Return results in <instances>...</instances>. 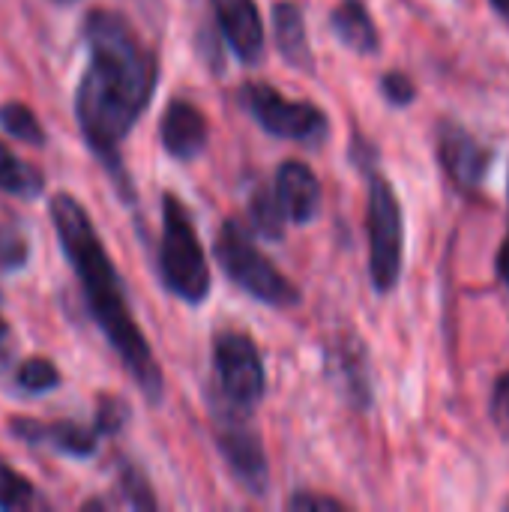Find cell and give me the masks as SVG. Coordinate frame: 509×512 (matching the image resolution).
I'll list each match as a JSON object with an SVG mask.
<instances>
[{
	"label": "cell",
	"mask_w": 509,
	"mask_h": 512,
	"mask_svg": "<svg viewBox=\"0 0 509 512\" xmlns=\"http://www.w3.org/2000/svg\"><path fill=\"white\" fill-rule=\"evenodd\" d=\"M87 69L75 93V117L93 156L111 180L132 198V180L120 159V144L141 120L153 99L159 66L132 24L108 9H96L84 21Z\"/></svg>",
	"instance_id": "1"
},
{
	"label": "cell",
	"mask_w": 509,
	"mask_h": 512,
	"mask_svg": "<svg viewBox=\"0 0 509 512\" xmlns=\"http://www.w3.org/2000/svg\"><path fill=\"white\" fill-rule=\"evenodd\" d=\"M48 213H51L57 240L63 246V255L72 264V270L78 273V282H81V291H84V300H87V309H90L96 327L102 330V336L108 339V345L114 348V354L120 357V363L138 384V390L150 402H159L162 390H165L162 369L150 351L147 336L135 324V315L126 303L120 276H117L87 210L81 207L78 198L60 192L51 198Z\"/></svg>",
	"instance_id": "2"
},
{
	"label": "cell",
	"mask_w": 509,
	"mask_h": 512,
	"mask_svg": "<svg viewBox=\"0 0 509 512\" xmlns=\"http://www.w3.org/2000/svg\"><path fill=\"white\" fill-rule=\"evenodd\" d=\"M159 273L165 288L183 303H204L210 294V267L201 249L195 222L183 201L171 192L162 198V246H159Z\"/></svg>",
	"instance_id": "3"
},
{
	"label": "cell",
	"mask_w": 509,
	"mask_h": 512,
	"mask_svg": "<svg viewBox=\"0 0 509 512\" xmlns=\"http://www.w3.org/2000/svg\"><path fill=\"white\" fill-rule=\"evenodd\" d=\"M213 255L225 276L258 303L273 309H291L300 303V291L279 273V267L267 255L258 252L249 228L240 219H228L222 225L213 243Z\"/></svg>",
	"instance_id": "4"
},
{
	"label": "cell",
	"mask_w": 509,
	"mask_h": 512,
	"mask_svg": "<svg viewBox=\"0 0 509 512\" xmlns=\"http://www.w3.org/2000/svg\"><path fill=\"white\" fill-rule=\"evenodd\" d=\"M369 276L378 294H390L402 279L405 264V216L396 189L387 177L369 171Z\"/></svg>",
	"instance_id": "5"
},
{
	"label": "cell",
	"mask_w": 509,
	"mask_h": 512,
	"mask_svg": "<svg viewBox=\"0 0 509 512\" xmlns=\"http://www.w3.org/2000/svg\"><path fill=\"white\" fill-rule=\"evenodd\" d=\"M240 102L252 114V120L276 138L300 141V144H318L330 132V120L318 105L288 99L270 84H258V81L243 84Z\"/></svg>",
	"instance_id": "6"
},
{
	"label": "cell",
	"mask_w": 509,
	"mask_h": 512,
	"mask_svg": "<svg viewBox=\"0 0 509 512\" xmlns=\"http://www.w3.org/2000/svg\"><path fill=\"white\" fill-rule=\"evenodd\" d=\"M249 408H240L222 396L219 405H213V423H216V447L234 474V480L255 498L267 495L270 486V465L267 453L261 447L258 432L246 420Z\"/></svg>",
	"instance_id": "7"
},
{
	"label": "cell",
	"mask_w": 509,
	"mask_h": 512,
	"mask_svg": "<svg viewBox=\"0 0 509 512\" xmlns=\"http://www.w3.org/2000/svg\"><path fill=\"white\" fill-rule=\"evenodd\" d=\"M213 369L219 390L228 402L252 408L264 399L267 378L255 342L246 333L225 330L213 339Z\"/></svg>",
	"instance_id": "8"
},
{
	"label": "cell",
	"mask_w": 509,
	"mask_h": 512,
	"mask_svg": "<svg viewBox=\"0 0 509 512\" xmlns=\"http://www.w3.org/2000/svg\"><path fill=\"white\" fill-rule=\"evenodd\" d=\"M438 162L459 192H477L492 168V150L465 126L444 120L438 126Z\"/></svg>",
	"instance_id": "9"
},
{
	"label": "cell",
	"mask_w": 509,
	"mask_h": 512,
	"mask_svg": "<svg viewBox=\"0 0 509 512\" xmlns=\"http://www.w3.org/2000/svg\"><path fill=\"white\" fill-rule=\"evenodd\" d=\"M159 138H162L165 153L180 162L201 156L207 147V138H210L204 111L198 105H192L189 99H171L159 120Z\"/></svg>",
	"instance_id": "10"
},
{
	"label": "cell",
	"mask_w": 509,
	"mask_h": 512,
	"mask_svg": "<svg viewBox=\"0 0 509 512\" xmlns=\"http://www.w3.org/2000/svg\"><path fill=\"white\" fill-rule=\"evenodd\" d=\"M9 432L24 441V444H33V447H48L54 453H63V456H75V459H87L96 453V441H99V432L96 429H84L78 423H39V420H30V417H15L9 423Z\"/></svg>",
	"instance_id": "11"
},
{
	"label": "cell",
	"mask_w": 509,
	"mask_h": 512,
	"mask_svg": "<svg viewBox=\"0 0 509 512\" xmlns=\"http://www.w3.org/2000/svg\"><path fill=\"white\" fill-rule=\"evenodd\" d=\"M216 21L231 51L243 63H258L264 57V21L255 0H213Z\"/></svg>",
	"instance_id": "12"
},
{
	"label": "cell",
	"mask_w": 509,
	"mask_h": 512,
	"mask_svg": "<svg viewBox=\"0 0 509 512\" xmlns=\"http://www.w3.org/2000/svg\"><path fill=\"white\" fill-rule=\"evenodd\" d=\"M276 198L285 210V219L306 225L321 210V183L306 162L288 159L279 165V174H276Z\"/></svg>",
	"instance_id": "13"
},
{
	"label": "cell",
	"mask_w": 509,
	"mask_h": 512,
	"mask_svg": "<svg viewBox=\"0 0 509 512\" xmlns=\"http://www.w3.org/2000/svg\"><path fill=\"white\" fill-rule=\"evenodd\" d=\"M273 39L285 63H291L300 72H315V54L306 36V18L303 9L294 0H279L273 6Z\"/></svg>",
	"instance_id": "14"
},
{
	"label": "cell",
	"mask_w": 509,
	"mask_h": 512,
	"mask_svg": "<svg viewBox=\"0 0 509 512\" xmlns=\"http://www.w3.org/2000/svg\"><path fill=\"white\" fill-rule=\"evenodd\" d=\"M330 27L345 48H351L363 57H372L381 51V36H378L375 18L363 0H339L330 15Z\"/></svg>",
	"instance_id": "15"
},
{
	"label": "cell",
	"mask_w": 509,
	"mask_h": 512,
	"mask_svg": "<svg viewBox=\"0 0 509 512\" xmlns=\"http://www.w3.org/2000/svg\"><path fill=\"white\" fill-rule=\"evenodd\" d=\"M336 369L342 375V390L351 399L354 408H369L372 387H369V369H366V351L360 342H345L336 348Z\"/></svg>",
	"instance_id": "16"
},
{
	"label": "cell",
	"mask_w": 509,
	"mask_h": 512,
	"mask_svg": "<svg viewBox=\"0 0 509 512\" xmlns=\"http://www.w3.org/2000/svg\"><path fill=\"white\" fill-rule=\"evenodd\" d=\"M0 192L15 195V198H36L45 192V177L39 168H33L30 162L18 159L3 141H0Z\"/></svg>",
	"instance_id": "17"
},
{
	"label": "cell",
	"mask_w": 509,
	"mask_h": 512,
	"mask_svg": "<svg viewBox=\"0 0 509 512\" xmlns=\"http://www.w3.org/2000/svg\"><path fill=\"white\" fill-rule=\"evenodd\" d=\"M249 216H252V228L261 237L282 240V234H285V210H282L276 192H270L267 186L255 189L252 204H249Z\"/></svg>",
	"instance_id": "18"
},
{
	"label": "cell",
	"mask_w": 509,
	"mask_h": 512,
	"mask_svg": "<svg viewBox=\"0 0 509 512\" xmlns=\"http://www.w3.org/2000/svg\"><path fill=\"white\" fill-rule=\"evenodd\" d=\"M0 129L24 144L42 147L45 144V129L39 117L24 105V102H3L0 105Z\"/></svg>",
	"instance_id": "19"
},
{
	"label": "cell",
	"mask_w": 509,
	"mask_h": 512,
	"mask_svg": "<svg viewBox=\"0 0 509 512\" xmlns=\"http://www.w3.org/2000/svg\"><path fill=\"white\" fill-rule=\"evenodd\" d=\"M15 384H18L24 393L39 396V393H48V390H54V387L60 384V372H57V366H54L51 360H45V357H30L27 363L18 366Z\"/></svg>",
	"instance_id": "20"
},
{
	"label": "cell",
	"mask_w": 509,
	"mask_h": 512,
	"mask_svg": "<svg viewBox=\"0 0 509 512\" xmlns=\"http://www.w3.org/2000/svg\"><path fill=\"white\" fill-rule=\"evenodd\" d=\"M33 495V483L24 480L6 459H0V510H27Z\"/></svg>",
	"instance_id": "21"
},
{
	"label": "cell",
	"mask_w": 509,
	"mask_h": 512,
	"mask_svg": "<svg viewBox=\"0 0 509 512\" xmlns=\"http://www.w3.org/2000/svg\"><path fill=\"white\" fill-rule=\"evenodd\" d=\"M117 486H120V495L129 507L135 510H156V498L144 480V474H138L129 462H120L117 468Z\"/></svg>",
	"instance_id": "22"
},
{
	"label": "cell",
	"mask_w": 509,
	"mask_h": 512,
	"mask_svg": "<svg viewBox=\"0 0 509 512\" xmlns=\"http://www.w3.org/2000/svg\"><path fill=\"white\" fill-rule=\"evenodd\" d=\"M27 255H30L27 240L15 228L0 225V270H6V273L21 270L27 264Z\"/></svg>",
	"instance_id": "23"
},
{
	"label": "cell",
	"mask_w": 509,
	"mask_h": 512,
	"mask_svg": "<svg viewBox=\"0 0 509 512\" xmlns=\"http://www.w3.org/2000/svg\"><path fill=\"white\" fill-rule=\"evenodd\" d=\"M126 423V405L114 396H99L96 399V423L93 429L102 435H117Z\"/></svg>",
	"instance_id": "24"
},
{
	"label": "cell",
	"mask_w": 509,
	"mask_h": 512,
	"mask_svg": "<svg viewBox=\"0 0 509 512\" xmlns=\"http://www.w3.org/2000/svg\"><path fill=\"white\" fill-rule=\"evenodd\" d=\"M381 96L393 105V108H408L417 99V87L405 72H387L381 78Z\"/></svg>",
	"instance_id": "25"
},
{
	"label": "cell",
	"mask_w": 509,
	"mask_h": 512,
	"mask_svg": "<svg viewBox=\"0 0 509 512\" xmlns=\"http://www.w3.org/2000/svg\"><path fill=\"white\" fill-rule=\"evenodd\" d=\"M489 417H492L495 429L501 432V438L509 441V372L498 375V381H495V387H492Z\"/></svg>",
	"instance_id": "26"
},
{
	"label": "cell",
	"mask_w": 509,
	"mask_h": 512,
	"mask_svg": "<svg viewBox=\"0 0 509 512\" xmlns=\"http://www.w3.org/2000/svg\"><path fill=\"white\" fill-rule=\"evenodd\" d=\"M288 510L294 512H339L345 510L342 501L330 498V495H312V492H297L288 498Z\"/></svg>",
	"instance_id": "27"
},
{
	"label": "cell",
	"mask_w": 509,
	"mask_h": 512,
	"mask_svg": "<svg viewBox=\"0 0 509 512\" xmlns=\"http://www.w3.org/2000/svg\"><path fill=\"white\" fill-rule=\"evenodd\" d=\"M498 276H501V279L509 285V237L504 240L501 252H498Z\"/></svg>",
	"instance_id": "28"
},
{
	"label": "cell",
	"mask_w": 509,
	"mask_h": 512,
	"mask_svg": "<svg viewBox=\"0 0 509 512\" xmlns=\"http://www.w3.org/2000/svg\"><path fill=\"white\" fill-rule=\"evenodd\" d=\"M492 3V9L504 18V21H509V0H489Z\"/></svg>",
	"instance_id": "29"
},
{
	"label": "cell",
	"mask_w": 509,
	"mask_h": 512,
	"mask_svg": "<svg viewBox=\"0 0 509 512\" xmlns=\"http://www.w3.org/2000/svg\"><path fill=\"white\" fill-rule=\"evenodd\" d=\"M6 333H9V327H6V321H0V339H6Z\"/></svg>",
	"instance_id": "30"
},
{
	"label": "cell",
	"mask_w": 509,
	"mask_h": 512,
	"mask_svg": "<svg viewBox=\"0 0 509 512\" xmlns=\"http://www.w3.org/2000/svg\"><path fill=\"white\" fill-rule=\"evenodd\" d=\"M60 3H72V0H60Z\"/></svg>",
	"instance_id": "31"
}]
</instances>
